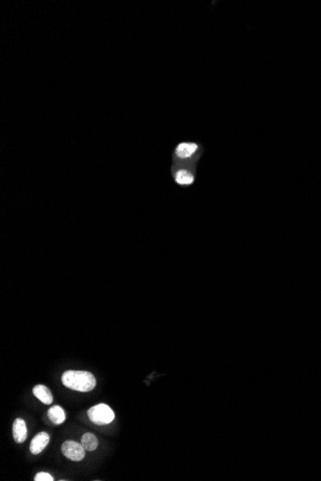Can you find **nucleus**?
Returning a JSON list of instances; mask_svg holds the SVG:
<instances>
[{
    "instance_id": "nucleus-1",
    "label": "nucleus",
    "mask_w": 321,
    "mask_h": 481,
    "mask_svg": "<svg viewBox=\"0 0 321 481\" xmlns=\"http://www.w3.org/2000/svg\"><path fill=\"white\" fill-rule=\"evenodd\" d=\"M204 153V147L196 141H181L176 144L171 154V163H194L198 164L199 160Z\"/></svg>"
},
{
    "instance_id": "nucleus-2",
    "label": "nucleus",
    "mask_w": 321,
    "mask_h": 481,
    "mask_svg": "<svg viewBox=\"0 0 321 481\" xmlns=\"http://www.w3.org/2000/svg\"><path fill=\"white\" fill-rule=\"evenodd\" d=\"M63 384L69 389L91 392L96 385L94 375L87 371H67L62 375Z\"/></svg>"
},
{
    "instance_id": "nucleus-3",
    "label": "nucleus",
    "mask_w": 321,
    "mask_h": 481,
    "mask_svg": "<svg viewBox=\"0 0 321 481\" xmlns=\"http://www.w3.org/2000/svg\"><path fill=\"white\" fill-rule=\"evenodd\" d=\"M170 174L173 182L179 187L192 186L197 178V164L194 163H171Z\"/></svg>"
},
{
    "instance_id": "nucleus-4",
    "label": "nucleus",
    "mask_w": 321,
    "mask_h": 481,
    "mask_svg": "<svg viewBox=\"0 0 321 481\" xmlns=\"http://www.w3.org/2000/svg\"><path fill=\"white\" fill-rule=\"evenodd\" d=\"M88 416L91 422L97 426L111 424L115 419L114 410H112V408L105 404H99L91 407L88 410Z\"/></svg>"
},
{
    "instance_id": "nucleus-5",
    "label": "nucleus",
    "mask_w": 321,
    "mask_h": 481,
    "mask_svg": "<svg viewBox=\"0 0 321 481\" xmlns=\"http://www.w3.org/2000/svg\"><path fill=\"white\" fill-rule=\"evenodd\" d=\"M61 449L63 454L69 460L78 462L85 458L86 450L82 444L78 443L76 441L68 440L63 443Z\"/></svg>"
},
{
    "instance_id": "nucleus-6",
    "label": "nucleus",
    "mask_w": 321,
    "mask_h": 481,
    "mask_svg": "<svg viewBox=\"0 0 321 481\" xmlns=\"http://www.w3.org/2000/svg\"><path fill=\"white\" fill-rule=\"evenodd\" d=\"M49 440H50V437L48 435V433H46L45 431L38 433L31 441L30 448H29L31 453L33 454L41 453L46 449V446L49 443Z\"/></svg>"
},
{
    "instance_id": "nucleus-7",
    "label": "nucleus",
    "mask_w": 321,
    "mask_h": 481,
    "mask_svg": "<svg viewBox=\"0 0 321 481\" xmlns=\"http://www.w3.org/2000/svg\"><path fill=\"white\" fill-rule=\"evenodd\" d=\"M27 427L24 420L21 418L16 419L13 424V436L15 442L18 444L23 443L27 438Z\"/></svg>"
},
{
    "instance_id": "nucleus-8",
    "label": "nucleus",
    "mask_w": 321,
    "mask_h": 481,
    "mask_svg": "<svg viewBox=\"0 0 321 481\" xmlns=\"http://www.w3.org/2000/svg\"><path fill=\"white\" fill-rule=\"evenodd\" d=\"M33 394L45 405H51L53 402V395L46 385H42V384L36 385L33 388Z\"/></svg>"
},
{
    "instance_id": "nucleus-9",
    "label": "nucleus",
    "mask_w": 321,
    "mask_h": 481,
    "mask_svg": "<svg viewBox=\"0 0 321 481\" xmlns=\"http://www.w3.org/2000/svg\"><path fill=\"white\" fill-rule=\"evenodd\" d=\"M47 416H48L50 422L54 425H61L66 420V413H65L61 406H59V405L52 406L48 410Z\"/></svg>"
},
{
    "instance_id": "nucleus-10",
    "label": "nucleus",
    "mask_w": 321,
    "mask_h": 481,
    "mask_svg": "<svg viewBox=\"0 0 321 481\" xmlns=\"http://www.w3.org/2000/svg\"><path fill=\"white\" fill-rule=\"evenodd\" d=\"M81 444L85 450L88 451H95L99 445L97 437L91 432H87L81 438Z\"/></svg>"
},
{
    "instance_id": "nucleus-11",
    "label": "nucleus",
    "mask_w": 321,
    "mask_h": 481,
    "mask_svg": "<svg viewBox=\"0 0 321 481\" xmlns=\"http://www.w3.org/2000/svg\"><path fill=\"white\" fill-rule=\"evenodd\" d=\"M35 481H53V477L52 475H50L47 473H45V472H42V473H38V474L35 475V478H34Z\"/></svg>"
}]
</instances>
